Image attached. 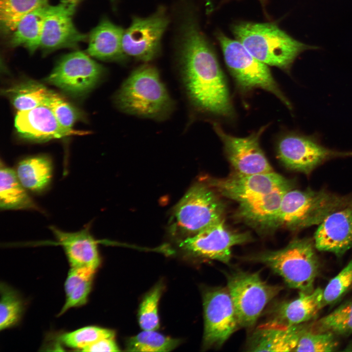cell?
I'll list each match as a JSON object with an SVG mask.
<instances>
[{
    "label": "cell",
    "instance_id": "1",
    "mask_svg": "<svg viewBox=\"0 0 352 352\" xmlns=\"http://www.w3.org/2000/svg\"><path fill=\"white\" fill-rule=\"evenodd\" d=\"M183 3L177 11L175 43L188 96L203 111L230 117L233 106L216 55L192 5Z\"/></svg>",
    "mask_w": 352,
    "mask_h": 352
},
{
    "label": "cell",
    "instance_id": "2",
    "mask_svg": "<svg viewBox=\"0 0 352 352\" xmlns=\"http://www.w3.org/2000/svg\"><path fill=\"white\" fill-rule=\"evenodd\" d=\"M238 41L257 59L289 72L302 52L318 48L299 41L273 23L242 22L232 27Z\"/></svg>",
    "mask_w": 352,
    "mask_h": 352
},
{
    "label": "cell",
    "instance_id": "3",
    "mask_svg": "<svg viewBox=\"0 0 352 352\" xmlns=\"http://www.w3.org/2000/svg\"><path fill=\"white\" fill-rule=\"evenodd\" d=\"M121 111L154 119L167 117L172 100L157 69L144 64L134 70L123 82L114 97Z\"/></svg>",
    "mask_w": 352,
    "mask_h": 352
},
{
    "label": "cell",
    "instance_id": "4",
    "mask_svg": "<svg viewBox=\"0 0 352 352\" xmlns=\"http://www.w3.org/2000/svg\"><path fill=\"white\" fill-rule=\"evenodd\" d=\"M314 241L296 238L286 247L277 250L265 251L245 259L261 263L280 276L290 287L309 293L319 269V261Z\"/></svg>",
    "mask_w": 352,
    "mask_h": 352
},
{
    "label": "cell",
    "instance_id": "5",
    "mask_svg": "<svg viewBox=\"0 0 352 352\" xmlns=\"http://www.w3.org/2000/svg\"><path fill=\"white\" fill-rule=\"evenodd\" d=\"M352 198V194L342 196L324 190L291 189L282 198L275 228L298 230L319 225Z\"/></svg>",
    "mask_w": 352,
    "mask_h": 352
},
{
    "label": "cell",
    "instance_id": "6",
    "mask_svg": "<svg viewBox=\"0 0 352 352\" xmlns=\"http://www.w3.org/2000/svg\"><path fill=\"white\" fill-rule=\"evenodd\" d=\"M224 212L215 191L203 180L194 184L176 205L174 227L189 237L223 220Z\"/></svg>",
    "mask_w": 352,
    "mask_h": 352
},
{
    "label": "cell",
    "instance_id": "7",
    "mask_svg": "<svg viewBox=\"0 0 352 352\" xmlns=\"http://www.w3.org/2000/svg\"><path fill=\"white\" fill-rule=\"evenodd\" d=\"M225 63L238 86L243 90L260 88L276 96L288 108L292 106L281 90L267 65L254 57L238 40L221 32L217 34Z\"/></svg>",
    "mask_w": 352,
    "mask_h": 352
},
{
    "label": "cell",
    "instance_id": "8",
    "mask_svg": "<svg viewBox=\"0 0 352 352\" xmlns=\"http://www.w3.org/2000/svg\"><path fill=\"white\" fill-rule=\"evenodd\" d=\"M226 277L240 327L254 326L266 306L282 289L263 281L258 272L238 270L227 273Z\"/></svg>",
    "mask_w": 352,
    "mask_h": 352
},
{
    "label": "cell",
    "instance_id": "9",
    "mask_svg": "<svg viewBox=\"0 0 352 352\" xmlns=\"http://www.w3.org/2000/svg\"><path fill=\"white\" fill-rule=\"evenodd\" d=\"M170 22L168 12L162 5L147 17L133 16L123 37L126 55L145 63L155 59L160 53L162 37Z\"/></svg>",
    "mask_w": 352,
    "mask_h": 352
},
{
    "label": "cell",
    "instance_id": "10",
    "mask_svg": "<svg viewBox=\"0 0 352 352\" xmlns=\"http://www.w3.org/2000/svg\"><path fill=\"white\" fill-rule=\"evenodd\" d=\"M202 298L203 348H219L240 327L237 312L227 287L208 288Z\"/></svg>",
    "mask_w": 352,
    "mask_h": 352
},
{
    "label": "cell",
    "instance_id": "11",
    "mask_svg": "<svg viewBox=\"0 0 352 352\" xmlns=\"http://www.w3.org/2000/svg\"><path fill=\"white\" fill-rule=\"evenodd\" d=\"M277 157L286 168L307 175L325 162L352 157V152L332 150L322 145L316 136L291 132L279 141Z\"/></svg>",
    "mask_w": 352,
    "mask_h": 352
},
{
    "label": "cell",
    "instance_id": "12",
    "mask_svg": "<svg viewBox=\"0 0 352 352\" xmlns=\"http://www.w3.org/2000/svg\"><path fill=\"white\" fill-rule=\"evenodd\" d=\"M104 71L100 64L77 51L62 57L45 81L69 95L82 97L98 84Z\"/></svg>",
    "mask_w": 352,
    "mask_h": 352
},
{
    "label": "cell",
    "instance_id": "13",
    "mask_svg": "<svg viewBox=\"0 0 352 352\" xmlns=\"http://www.w3.org/2000/svg\"><path fill=\"white\" fill-rule=\"evenodd\" d=\"M252 239L248 233L229 229L223 219L195 235L182 240L179 247L194 257L228 264L231 259L232 248L250 242Z\"/></svg>",
    "mask_w": 352,
    "mask_h": 352
},
{
    "label": "cell",
    "instance_id": "14",
    "mask_svg": "<svg viewBox=\"0 0 352 352\" xmlns=\"http://www.w3.org/2000/svg\"><path fill=\"white\" fill-rule=\"evenodd\" d=\"M213 125L223 143L234 173L251 175L274 171L260 145V137L266 126L246 137H238L227 133L217 123L214 122Z\"/></svg>",
    "mask_w": 352,
    "mask_h": 352
},
{
    "label": "cell",
    "instance_id": "15",
    "mask_svg": "<svg viewBox=\"0 0 352 352\" xmlns=\"http://www.w3.org/2000/svg\"><path fill=\"white\" fill-rule=\"evenodd\" d=\"M204 180L215 192L239 203L294 184L290 180L274 171L251 175L234 173L223 178L206 177Z\"/></svg>",
    "mask_w": 352,
    "mask_h": 352
},
{
    "label": "cell",
    "instance_id": "16",
    "mask_svg": "<svg viewBox=\"0 0 352 352\" xmlns=\"http://www.w3.org/2000/svg\"><path fill=\"white\" fill-rule=\"evenodd\" d=\"M75 12L60 3L50 5L45 18L40 48L44 53L64 48H75L88 36L75 27L72 16Z\"/></svg>",
    "mask_w": 352,
    "mask_h": 352
},
{
    "label": "cell",
    "instance_id": "17",
    "mask_svg": "<svg viewBox=\"0 0 352 352\" xmlns=\"http://www.w3.org/2000/svg\"><path fill=\"white\" fill-rule=\"evenodd\" d=\"M15 126L23 137L38 142L88 133L87 132L64 127L45 105L19 111L15 117Z\"/></svg>",
    "mask_w": 352,
    "mask_h": 352
},
{
    "label": "cell",
    "instance_id": "18",
    "mask_svg": "<svg viewBox=\"0 0 352 352\" xmlns=\"http://www.w3.org/2000/svg\"><path fill=\"white\" fill-rule=\"evenodd\" d=\"M315 248L340 256L352 247V198L330 215L314 236Z\"/></svg>",
    "mask_w": 352,
    "mask_h": 352
},
{
    "label": "cell",
    "instance_id": "19",
    "mask_svg": "<svg viewBox=\"0 0 352 352\" xmlns=\"http://www.w3.org/2000/svg\"><path fill=\"white\" fill-rule=\"evenodd\" d=\"M90 228V222L76 232H66L55 226H49L55 243L62 246L71 267H90L97 270L100 264L98 242Z\"/></svg>",
    "mask_w": 352,
    "mask_h": 352
},
{
    "label": "cell",
    "instance_id": "20",
    "mask_svg": "<svg viewBox=\"0 0 352 352\" xmlns=\"http://www.w3.org/2000/svg\"><path fill=\"white\" fill-rule=\"evenodd\" d=\"M304 329L272 319L254 330L246 348L252 352H292Z\"/></svg>",
    "mask_w": 352,
    "mask_h": 352
},
{
    "label": "cell",
    "instance_id": "21",
    "mask_svg": "<svg viewBox=\"0 0 352 352\" xmlns=\"http://www.w3.org/2000/svg\"><path fill=\"white\" fill-rule=\"evenodd\" d=\"M294 184L284 186L256 198L239 203L236 216L249 225L261 230L275 229L284 195Z\"/></svg>",
    "mask_w": 352,
    "mask_h": 352
},
{
    "label": "cell",
    "instance_id": "22",
    "mask_svg": "<svg viewBox=\"0 0 352 352\" xmlns=\"http://www.w3.org/2000/svg\"><path fill=\"white\" fill-rule=\"evenodd\" d=\"M124 30L109 19L103 18L88 36L87 54L102 61H125L128 56L122 45Z\"/></svg>",
    "mask_w": 352,
    "mask_h": 352
},
{
    "label": "cell",
    "instance_id": "23",
    "mask_svg": "<svg viewBox=\"0 0 352 352\" xmlns=\"http://www.w3.org/2000/svg\"><path fill=\"white\" fill-rule=\"evenodd\" d=\"M323 289L300 292L296 299L276 304L272 309V319L288 325H298L312 318L323 306Z\"/></svg>",
    "mask_w": 352,
    "mask_h": 352
},
{
    "label": "cell",
    "instance_id": "24",
    "mask_svg": "<svg viewBox=\"0 0 352 352\" xmlns=\"http://www.w3.org/2000/svg\"><path fill=\"white\" fill-rule=\"evenodd\" d=\"M53 169L52 162L49 157L37 155L21 160L15 171L20 181L28 191L40 194L50 187Z\"/></svg>",
    "mask_w": 352,
    "mask_h": 352
},
{
    "label": "cell",
    "instance_id": "25",
    "mask_svg": "<svg viewBox=\"0 0 352 352\" xmlns=\"http://www.w3.org/2000/svg\"><path fill=\"white\" fill-rule=\"evenodd\" d=\"M22 184L15 170L4 165L0 167L1 210H32L43 212Z\"/></svg>",
    "mask_w": 352,
    "mask_h": 352
},
{
    "label": "cell",
    "instance_id": "26",
    "mask_svg": "<svg viewBox=\"0 0 352 352\" xmlns=\"http://www.w3.org/2000/svg\"><path fill=\"white\" fill-rule=\"evenodd\" d=\"M49 4L39 7L24 16L12 32L10 44L14 47L22 46L30 53L40 48L45 18Z\"/></svg>",
    "mask_w": 352,
    "mask_h": 352
},
{
    "label": "cell",
    "instance_id": "27",
    "mask_svg": "<svg viewBox=\"0 0 352 352\" xmlns=\"http://www.w3.org/2000/svg\"><path fill=\"white\" fill-rule=\"evenodd\" d=\"M14 107L19 111L45 105L51 90L35 82H26L6 90Z\"/></svg>",
    "mask_w": 352,
    "mask_h": 352
},
{
    "label": "cell",
    "instance_id": "28",
    "mask_svg": "<svg viewBox=\"0 0 352 352\" xmlns=\"http://www.w3.org/2000/svg\"><path fill=\"white\" fill-rule=\"evenodd\" d=\"M48 4V0H0L1 28L5 32H12L24 16Z\"/></svg>",
    "mask_w": 352,
    "mask_h": 352
},
{
    "label": "cell",
    "instance_id": "29",
    "mask_svg": "<svg viewBox=\"0 0 352 352\" xmlns=\"http://www.w3.org/2000/svg\"><path fill=\"white\" fill-rule=\"evenodd\" d=\"M179 339L166 336L156 330H143L129 339L126 351L130 352H170L177 347Z\"/></svg>",
    "mask_w": 352,
    "mask_h": 352
},
{
    "label": "cell",
    "instance_id": "30",
    "mask_svg": "<svg viewBox=\"0 0 352 352\" xmlns=\"http://www.w3.org/2000/svg\"><path fill=\"white\" fill-rule=\"evenodd\" d=\"M314 332H330L346 335L352 333V301L339 306L319 319L313 327Z\"/></svg>",
    "mask_w": 352,
    "mask_h": 352
},
{
    "label": "cell",
    "instance_id": "31",
    "mask_svg": "<svg viewBox=\"0 0 352 352\" xmlns=\"http://www.w3.org/2000/svg\"><path fill=\"white\" fill-rule=\"evenodd\" d=\"M0 330H4L17 325L24 310V304L20 294L4 283L0 284Z\"/></svg>",
    "mask_w": 352,
    "mask_h": 352
},
{
    "label": "cell",
    "instance_id": "32",
    "mask_svg": "<svg viewBox=\"0 0 352 352\" xmlns=\"http://www.w3.org/2000/svg\"><path fill=\"white\" fill-rule=\"evenodd\" d=\"M114 330L98 326H89L59 336V340L66 346L81 351L87 346L102 339L114 338Z\"/></svg>",
    "mask_w": 352,
    "mask_h": 352
},
{
    "label": "cell",
    "instance_id": "33",
    "mask_svg": "<svg viewBox=\"0 0 352 352\" xmlns=\"http://www.w3.org/2000/svg\"><path fill=\"white\" fill-rule=\"evenodd\" d=\"M163 289L162 284H157L146 294L141 303L138 318L143 330H156L159 327L158 304Z\"/></svg>",
    "mask_w": 352,
    "mask_h": 352
},
{
    "label": "cell",
    "instance_id": "34",
    "mask_svg": "<svg viewBox=\"0 0 352 352\" xmlns=\"http://www.w3.org/2000/svg\"><path fill=\"white\" fill-rule=\"evenodd\" d=\"M330 332H318L303 329L294 352H329L336 349L338 343Z\"/></svg>",
    "mask_w": 352,
    "mask_h": 352
},
{
    "label": "cell",
    "instance_id": "35",
    "mask_svg": "<svg viewBox=\"0 0 352 352\" xmlns=\"http://www.w3.org/2000/svg\"><path fill=\"white\" fill-rule=\"evenodd\" d=\"M352 287V259L323 289V306L336 302Z\"/></svg>",
    "mask_w": 352,
    "mask_h": 352
},
{
    "label": "cell",
    "instance_id": "36",
    "mask_svg": "<svg viewBox=\"0 0 352 352\" xmlns=\"http://www.w3.org/2000/svg\"><path fill=\"white\" fill-rule=\"evenodd\" d=\"M52 110L59 122L65 128L72 127L79 119L78 111L58 94L51 91L45 104Z\"/></svg>",
    "mask_w": 352,
    "mask_h": 352
},
{
    "label": "cell",
    "instance_id": "37",
    "mask_svg": "<svg viewBox=\"0 0 352 352\" xmlns=\"http://www.w3.org/2000/svg\"><path fill=\"white\" fill-rule=\"evenodd\" d=\"M93 278L80 283L66 296V302L58 316L62 315L70 308L80 307L86 304L92 288Z\"/></svg>",
    "mask_w": 352,
    "mask_h": 352
},
{
    "label": "cell",
    "instance_id": "38",
    "mask_svg": "<svg viewBox=\"0 0 352 352\" xmlns=\"http://www.w3.org/2000/svg\"><path fill=\"white\" fill-rule=\"evenodd\" d=\"M96 270L90 267H71L65 283L66 296L80 283L94 278Z\"/></svg>",
    "mask_w": 352,
    "mask_h": 352
},
{
    "label": "cell",
    "instance_id": "39",
    "mask_svg": "<svg viewBox=\"0 0 352 352\" xmlns=\"http://www.w3.org/2000/svg\"><path fill=\"white\" fill-rule=\"evenodd\" d=\"M114 338H107L99 340L83 349V352H119V348Z\"/></svg>",
    "mask_w": 352,
    "mask_h": 352
},
{
    "label": "cell",
    "instance_id": "40",
    "mask_svg": "<svg viewBox=\"0 0 352 352\" xmlns=\"http://www.w3.org/2000/svg\"><path fill=\"white\" fill-rule=\"evenodd\" d=\"M60 3L75 10L78 4L82 0H60Z\"/></svg>",
    "mask_w": 352,
    "mask_h": 352
},
{
    "label": "cell",
    "instance_id": "41",
    "mask_svg": "<svg viewBox=\"0 0 352 352\" xmlns=\"http://www.w3.org/2000/svg\"><path fill=\"white\" fill-rule=\"evenodd\" d=\"M110 1L112 4L114 9H115L116 8L117 0H110Z\"/></svg>",
    "mask_w": 352,
    "mask_h": 352
},
{
    "label": "cell",
    "instance_id": "42",
    "mask_svg": "<svg viewBox=\"0 0 352 352\" xmlns=\"http://www.w3.org/2000/svg\"><path fill=\"white\" fill-rule=\"evenodd\" d=\"M261 0L262 1H264V0Z\"/></svg>",
    "mask_w": 352,
    "mask_h": 352
}]
</instances>
